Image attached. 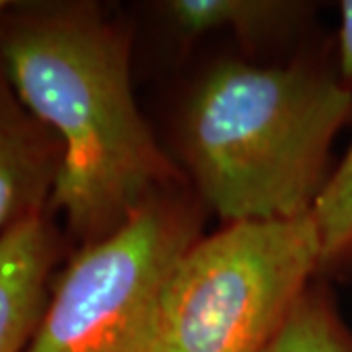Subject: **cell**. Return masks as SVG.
<instances>
[{"label": "cell", "mask_w": 352, "mask_h": 352, "mask_svg": "<svg viewBox=\"0 0 352 352\" xmlns=\"http://www.w3.org/2000/svg\"><path fill=\"white\" fill-rule=\"evenodd\" d=\"M351 118L352 87L325 69L226 61L190 96L182 153L226 226L298 219L311 214Z\"/></svg>", "instance_id": "obj_2"}, {"label": "cell", "mask_w": 352, "mask_h": 352, "mask_svg": "<svg viewBox=\"0 0 352 352\" xmlns=\"http://www.w3.org/2000/svg\"><path fill=\"white\" fill-rule=\"evenodd\" d=\"M311 219L321 245V268L352 254V143L319 192Z\"/></svg>", "instance_id": "obj_9"}, {"label": "cell", "mask_w": 352, "mask_h": 352, "mask_svg": "<svg viewBox=\"0 0 352 352\" xmlns=\"http://www.w3.org/2000/svg\"><path fill=\"white\" fill-rule=\"evenodd\" d=\"M8 6H12L10 2H4V0H0V14H4L8 10Z\"/></svg>", "instance_id": "obj_11"}, {"label": "cell", "mask_w": 352, "mask_h": 352, "mask_svg": "<svg viewBox=\"0 0 352 352\" xmlns=\"http://www.w3.org/2000/svg\"><path fill=\"white\" fill-rule=\"evenodd\" d=\"M264 352H352V333L327 292L309 286Z\"/></svg>", "instance_id": "obj_8"}, {"label": "cell", "mask_w": 352, "mask_h": 352, "mask_svg": "<svg viewBox=\"0 0 352 352\" xmlns=\"http://www.w3.org/2000/svg\"><path fill=\"white\" fill-rule=\"evenodd\" d=\"M55 237L45 214H36L0 235V352H25L47 307V280Z\"/></svg>", "instance_id": "obj_6"}, {"label": "cell", "mask_w": 352, "mask_h": 352, "mask_svg": "<svg viewBox=\"0 0 352 352\" xmlns=\"http://www.w3.org/2000/svg\"><path fill=\"white\" fill-rule=\"evenodd\" d=\"M339 71L340 78L352 87V0L340 2Z\"/></svg>", "instance_id": "obj_10"}, {"label": "cell", "mask_w": 352, "mask_h": 352, "mask_svg": "<svg viewBox=\"0 0 352 352\" xmlns=\"http://www.w3.org/2000/svg\"><path fill=\"white\" fill-rule=\"evenodd\" d=\"M178 188L151 196L112 235L80 249L25 352H153L166 282L200 239L198 208Z\"/></svg>", "instance_id": "obj_4"}, {"label": "cell", "mask_w": 352, "mask_h": 352, "mask_svg": "<svg viewBox=\"0 0 352 352\" xmlns=\"http://www.w3.org/2000/svg\"><path fill=\"white\" fill-rule=\"evenodd\" d=\"M298 4L272 0H170L164 12L186 36L231 30L239 36H258L280 25Z\"/></svg>", "instance_id": "obj_7"}, {"label": "cell", "mask_w": 352, "mask_h": 352, "mask_svg": "<svg viewBox=\"0 0 352 352\" xmlns=\"http://www.w3.org/2000/svg\"><path fill=\"white\" fill-rule=\"evenodd\" d=\"M319 268L311 215L221 227L175 266L153 352H264Z\"/></svg>", "instance_id": "obj_3"}, {"label": "cell", "mask_w": 352, "mask_h": 352, "mask_svg": "<svg viewBox=\"0 0 352 352\" xmlns=\"http://www.w3.org/2000/svg\"><path fill=\"white\" fill-rule=\"evenodd\" d=\"M0 67L16 96L59 139L51 196L85 245L106 239L182 175L138 110L129 39L92 4L28 8L0 28Z\"/></svg>", "instance_id": "obj_1"}, {"label": "cell", "mask_w": 352, "mask_h": 352, "mask_svg": "<svg viewBox=\"0 0 352 352\" xmlns=\"http://www.w3.org/2000/svg\"><path fill=\"white\" fill-rule=\"evenodd\" d=\"M63 163V147L28 112L0 67V235L45 212Z\"/></svg>", "instance_id": "obj_5"}]
</instances>
